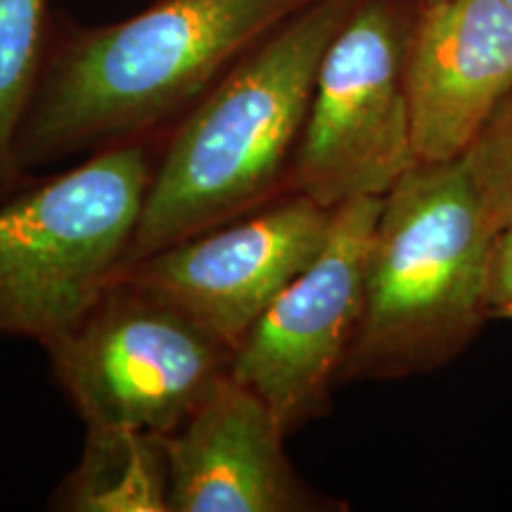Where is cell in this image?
<instances>
[{
	"instance_id": "cell-1",
	"label": "cell",
	"mask_w": 512,
	"mask_h": 512,
	"mask_svg": "<svg viewBox=\"0 0 512 512\" xmlns=\"http://www.w3.org/2000/svg\"><path fill=\"white\" fill-rule=\"evenodd\" d=\"M309 0H157L102 27L50 31L17 138L24 171L171 128Z\"/></svg>"
},
{
	"instance_id": "cell-2",
	"label": "cell",
	"mask_w": 512,
	"mask_h": 512,
	"mask_svg": "<svg viewBox=\"0 0 512 512\" xmlns=\"http://www.w3.org/2000/svg\"><path fill=\"white\" fill-rule=\"evenodd\" d=\"M361 0H309L174 126L121 268L285 192L330 41Z\"/></svg>"
},
{
	"instance_id": "cell-3",
	"label": "cell",
	"mask_w": 512,
	"mask_h": 512,
	"mask_svg": "<svg viewBox=\"0 0 512 512\" xmlns=\"http://www.w3.org/2000/svg\"><path fill=\"white\" fill-rule=\"evenodd\" d=\"M494 235L463 157L418 162L403 174L382 197L339 382L432 373L465 351L486 320Z\"/></svg>"
},
{
	"instance_id": "cell-4",
	"label": "cell",
	"mask_w": 512,
	"mask_h": 512,
	"mask_svg": "<svg viewBox=\"0 0 512 512\" xmlns=\"http://www.w3.org/2000/svg\"><path fill=\"white\" fill-rule=\"evenodd\" d=\"M143 143L102 147L0 202V337L43 347L112 285L155 171Z\"/></svg>"
},
{
	"instance_id": "cell-5",
	"label": "cell",
	"mask_w": 512,
	"mask_h": 512,
	"mask_svg": "<svg viewBox=\"0 0 512 512\" xmlns=\"http://www.w3.org/2000/svg\"><path fill=\"white\" fill-rule=\"evenodd\" d=\"M420 0H361L320 62L285 192L325 209L384 197L420 162L406 64Z\"/></svg>"
},
{
	"instance_id": "cell-6",
	"label": "cell",
	"mask_w": 512,
	"mask_h": 512,
	"mask_svg": "<svg viewBox=\"0 0 512 512\" xmlns=\"http://www.w3.org/2000/svg\"><path fill=\"white\" fill-rule=\"evenodd\" d=\"M43 351L83 425L159 437L188 420L233 358L181 313L121 280Z\"/></svg>"
},
{
	"instance_id": "cell-7",
	"label": "cell",
	"mask_w": 512,
	"mask_h": 512,
	"mask_svg": "<svg viewBox=\"0 0 512 512\" xmlns=\"http://www.w3.org/2000/svg\"><path fill=\"white\" fill-rule=\"evenodd\" d=\"M382 197L335 209L328 242L230 358V377L271 408L287 437L328 413L332 387L358 328Z\"/></svg>"
},
{
	"instance_id": "cell-8",
	"label": "cell",
	"mask_w": 512,
	"mask_h": 512,
	"mask_svg": "<svg viewBox=\"0 0 512 512\" xmlns=\"http://www.w3.org/2000/svg\"><path fill=\"white\" fill-rule=\"evenodd\" d=\"M335 209L297 192L133 261L114 280L181 313L228 351L328 242Z\"/></svg>"
},
{
	"instance_id": "cell-9",
	"label": "cell",
	"mask_w": 512,
	"mask_h": 512,
	"mask_svg": "<svg viewBox=\"0 0 512 512\" xmlns=\"http://www.w3.org/2000/svg\"><path fill=\"white\" fill-rule=\"evenodd\" d=\"M271 408L230 373L164 437L169 512H320L342 505L299 477Z\"/></svg>"
},
{
	"instance_id": "cell-10",
	"label": "cell",
	"mask_w": 512,
	"mask_h": 512,
	"mask_svg": "<svg viewBox=\"0 0 512 512\" xmlns=\"http://www.w3.org/2000/svg\"><path fill=\"white\" fill-rule=\"evenodd\" d=\"M420 162L460 159L512 91V8L505 0L420 5L406 64Z\"/></svg>"
},
{
	"instance_id": "cell-11",
	"label": "cell",
	"mask_w": 512,
	"mask_h": 512,
	"mask_svg": "<svg viewBox=\"0 0 512 512\" xmlns=\"http://www.w3.org/2000/svg\"><path fill=\"white\" fill-rule=\"evenodd\" d=\"M69 512H169V460L164 437L86 427L79 465L53 496Z\"/></svg>"
},
{
	"instance_id": "cell-12",
	"label": "cell",
	"mask_w": 512,
	"mask_h": 512,
	"mask_svg": "<svg viewBox=\"0 0 512 512\" xmlns=\"http://www.w3.org/2000/svg\"><path fill=\"white\" fill-rule=\"evenodd\" d=\"M48 0H0V202L27 183L17 138L50 43Z\"/></svg>"
},
{
	"instance_id": "cell-13",
	"label": "cell",
	"mask_w": 512,
	"mask_h": 512,
	"mask_svg": "<svg viewBox=\"0 0 512 512\" xmlns=\"http://www.w3.org/2000/svg\"><path fill=\"white\" fill-rule=\"evenodd\" d=\"M491 230L512 223V91L463 155Z\"/></svg>"
},
{
	"instance_id": "cell-14",
	"label": "cell",
	"mask_w": 512,
	"mask_h": 512,
	"mask_svg": "<svg viewBox=\"0 0 512 512\" xmlns=\"http://www.w3.org/2000/svg\"><path fill=\"white\" fill-rule=\"evenodd\" d=\"M486 318L512 320V223L496 230L484 275Z\"/></svg>"
},
{
	"instance_id": "cell-15",
	"label": "cell",
	"mask_w": 512,
	"mask_h": 512,
	"mask_svg": "<svg viewBox=\"0 0 512 512\" xmlns=\"http://www.w3.org/2000/svg\"><path fill=\"white\" fill-rule=\"evenodd\" d=\"M430 3H441V0H420V5H430Z\"/></svg>"
},
{
	"instance_id": "cell-16",
	"label": "cell",
	"mask_w": 512,
	"mask_h": 512,
	"mask_svg": "<svg viewBox=\"0 0 512 512\" xmlns=\"http://www.w3.org/2000/svg\"><path fill=\"white\" fill-rule=\"evenodd\" d=\"M505 3H508V5H510V8H512V0H505Z\"/></svg>"
}]
</instances>
